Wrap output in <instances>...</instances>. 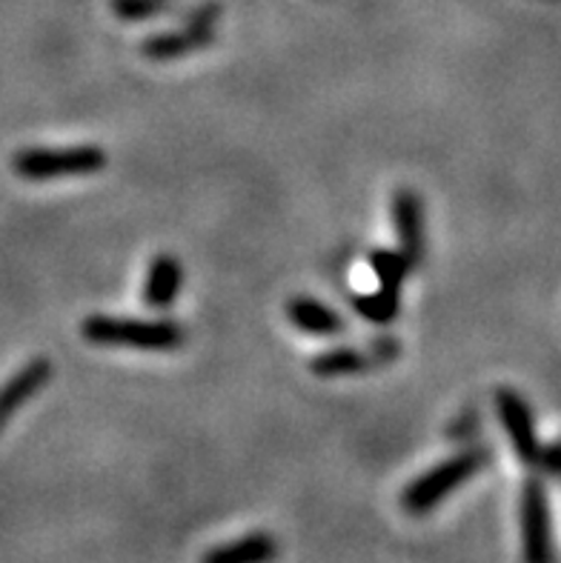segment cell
Here are the masks:
<instances>
[{
  "label": "cell",
  "instance_id": "obj_10",
  "mask_svg": "<svg viewBox=\"0 0 561 563\" xmlns=\"http://www.w3.org/2000/svg\"><path fill=\"white\" fill-rule=\"evenodd\" d=\"M49 378H53V364L46 358H32L0 387V432L18 415L21 406H26L49 383Z\"/></svg>",
  "mask_w": 561,
  "mask_h": 563
},
{
  "label": "cell",
  "instance_id": "obj_15",
  "mask_svg": "<svg viewBox=\"0 0 561 563\" xmlns=\"http://www.w3.org/2000/svg\"><path fill=\"white\" fill-rule=\"evenodd\" d=\"M112 15L126 23L156 21V18L172 15L175 3L172 0H110Z\"/></svg>",
  "mask_w": 561,
  "mask_h": 563
},
{
  "label": "cell",
  "instance_id": "obj_9",
  "mask_svg": "<svg viewBox=\"0 0 561 563\" xmlns=\"http://www.w3.org/2000/svg\"><path fill=\"white\" fill-rule=\"evenodd\" d=\"M184 289V264L172 252H161L149 261L140 300L152 312H170Z\"/></svg>",
  "mask_w": 561,
  "mask_h": 563
},
{
  "label": "cell",
  "instance_id": "obj_1",
  "mask_svg": "<svg viewBox=\"0 0 561 563\" xmlns=\"http://www.w3.org/2000/svg\"><path fill=\"white\" fill-rule=\"evenodd\" d=\"M81 335L95 346L138 352H175L186 341V330L172 318L147 321V318L89 315L81 323Z\"/></svg>",
  "mask_w": 561,
  "mask_h": 563
},
{
  "label": "cell",
  "instance_id": "obj_3",
  "mask_svg": "<svg viewBox=\"0 0 561 563\" xmlns=\"http://www.w3.org/2000/svg\"><path fill=\"white\" fill-rule=\"evenodd\" d=\"M106 152L95 143L81 147H30L12 158V169L23 181H58V177H87L106 169Z\"/></svg>",
  "mask_w": 561,
  "mask_h": 563
},
{
  "label": "cell",
  "instance_id": "obj_16",
  "mask_svg": "<svg viewBox=\"0 0 561 563\" xmlns=\"http://www.w3.org/2000/svg\"><path fill=\"white\" fill-rule=\"evenodd\" d=\"M536 467H541L547 475L553 478L559 475V467H561V458H559V440H550L547 447L539 449V458H536Z\"/></svg>",
  "mask_w": 561,
  "mask_h": 563
},
{
  "label": "cell",
  "instance_id": "obj_4",
  "mask_svg": "<svg viewBox=\"0 0 561 563\" xmlns=\"http://www.w3.org/2000/svg\"><path fill=\"white\" fill-rule=\"evenodd\" d=\"M522 549L525 563H553V518L541 478H527L522 490Z\"/></svg>",
  "mask_w": 561,
  "mask_h": 563
},
{
  "label": "cell",
  "instance_id": "obj_2",
  "mask_svg": "<svg viewBox=\"0 0 561 563\" xmlns=\"http://www.w3.org/2000/svg\"><path fill=\"white\" fill-rule=\"evenodd\" d=\"M490 463V449L484 444H473L465 447L461 452L444 458L442 463L430 467L427 472H421L419 478L407 483V490L401 492V506L404 513L415 515H430L442 501L458 492L470 478H476L481 469Z\"/></svg>",
  "mask_w": 561,
  "mask_h": 563
},
{
  "label": "cell",
  "instance_id": "obj_6",
  "mask_svg": "<svg viewBox=\"0 0 561 563\" xmlns=\"http://www.w3.org/2000/svg\"><path fill=\"white\" fill-rule=\"evenodd\" d=\"M495 412H499L502 429L518 461L527 463V467H536L541 440L539 432H536V417H533L530 403L525 401V395L516 392V389L502 387L495 392Z\"/></svg>",
  "mask_w": 561,
  "mask_h": 563
},
{
  "label": "cell",
  "instance_id": "obj_8",
  "mask_svg": "<svg viewBox=\"0 0 561 563\" xmlns=\"http://www.w3.org/2000/svg\"><path fill=\"white\" fill-rule=\"evenodd\" d=\"M215 41V26L207 23L184 21L181 30H167L158 35H149L140 41V55L156 64H170V60L190 58L195 51H204Z\"/></svg>",
  "mask_w": 561,
  "mask_h": 563
},
{
  "label": "cell",
  "instance_id": "obj_7",
  "mask_svg": "<svg viewBox=\"0 0 561 563\" xmlns=\"http://www.w3.org/2000/svg\"><path fill=\"white\" fill-rule=\"evenodd\" d=\"M392 229H396V241H399L401 255L410 261L413 269L424 264L427 255V232H424V204H421L419 192L410 186H399L392 192L390 204Z\"/></svg>",
  "mask_w": 561,
  "mask_h": 563
},
{
  "label": "cell",
  "instance_id": "obj_13",
  "mask_svg": "<svg viewBox=\"0 0 561 563\" xmlns=\"http://www.w3.org/2000/svg\"><path fill=\"white\" fill-rule=\"evenodd\" d=\"M350 303H353L355 315L364 318L367 323H376V326H387L401 315V292L385 289V286H378L373 292L353 295Z\"/></svg>",
  "mask_w": 561,
  "mask_h": 563
},
{
  "label": "cell",
  "instance_id": "obj_12",
  "mask_svg": "<svg viewBox=\"0 0 561 563\" xmlns=\"http://www.w3.org/2000/svg\"><path fill=\"white\" fill-rule=\"evenodd\" d=\"M278 558V541L270 532L241 535L236 541L218 543L207 549L201 563H275Z\"/></svg>",
  "mask_w": 561,
  "mask_h": 563
},
{
  "label": "cell",
  "instance_id": "obj_5",
  "mask_svg": "<svg viewBox=\"0 0 561 563\" xmlns=\"http://www.w3.org/2000/svg\"><path fill=\"white\" fill-rule=\"evenodd\" d=\"M401 355V344L396 337H381L369 349H353V346H339V349L318 352L310 360V372L318 378H353V375L373 372L378 366L392 364Z\"/></svg>",
  "mask_w": 561,
  "mask_h": 563
},
{
  "label": "cell",
  "instance_id": "obj_11",
  "mask_svg": "<svg viewBox=\"0 0 561 563\" xmlns=\"http://www.w3.org/2000/svg\"><path fill=\"white\" fill-rule=\"evenodd\" d=\"M287 318L298 332L310 337H335L347 332V321L333 307H327L324 300L312 295H296L287 300Z\"/></svg>",
  "mask_w": 561,
  "mask_h": 563
},
{
  "label": "cell",
  "instance_id": "obj_14",
  "mask_svg": "<svg viewBox=\"0 0 561 563\" xmlns=\"http://www.w3.org/2000/svg\"><path fill=\"white\" fill-rule=\"evenodd\" d=\"M369 269H373V275L378 278V286L401 292L407 278H410V272H413V266H410V261L401 255V249L381 246L369 252Z\"/></svg>",
  "mask_w": 561,
  "mask_h": 563
}]
</instances>
